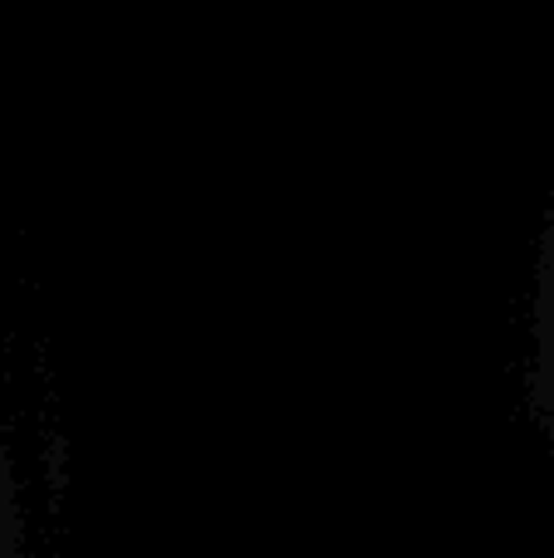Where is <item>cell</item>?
<instances>
[{"label":"cell","mask_w":554,"mask_h":558,"mask_svg":"<svg viewBox=\"0 0 554 558\" xmlns=\"http://www.w3.org/2000/svg\"><path fill=\"white\" fill-rule=\"evenodd\" d=\"M540 284H545V314L554 308V206L545 221V255H540Z\"/></svg>","instance_id":"cell-1"}]
</instances>
